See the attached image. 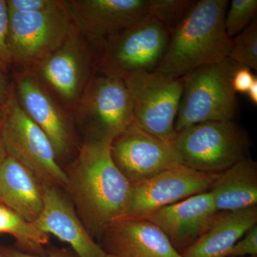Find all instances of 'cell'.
<instances>
[{"mask_svg": "<svg viewBox=\"0 0 257 257\" xmlns=\"http://www.w3.org/2000/svg\"><path fill=\"white\" fill-rule=\"evenodd\" d=\"M12 85L19 105L46 134L58 160L68 157L76 144L73 119L58 99L30 71H17Z\"/></svg>", "mask_w": 257, "mask_h": 257, "instance_id": "8fae6325", "label": "cell"}, {"mask_svg": "<svg viewBox=\"0 0 257 257\" xmlns=\"http://www.w3.org/2000/svg\"><path fill=\"white\" fill-rule=\"evenodd\" d=\"M257 224V206L236 211H217L207 229L182 257H227L231 247Z\"/></svg>", "mask_w": 257, "mask_h": 257, "instance_id": "ac0fdd59", "label": "cell"}, {"mask_svg": "<svg viewBox=\"0 0 257 257\" xmlns=\"http://www.w3.org/2000/svg\"><path fill=\"white\" fill-rule=\"evenodd\" d=\"M94 45L81 35L72 22L63 43L30 69L58 99L73 109L95 72Z\"/></svg>", "mask_w": 257, "mask_h": 257, "instance_id": "ba28073f", "label": "cell"}, {"mask_svg": "<svg viewBox=\"0 0 257 257\" xmlns=\"http://www.w3.org/2000/svg\"><path fill=\"white\" fill-rule=\"evenodd\" d=\"M12 82L7 74L0 70V106H4L9 99L12 92Z\"/></svg>", "mask_w": 257, "mask_h": 257, "instance_id": "f546056e", "label": "cell"}, {"mask_svg": "<svg viewBox=\"0 0 257 257\" xmlns=\"http://www.w3.org/2000/svg\"><path fill=\"white\" fill-rule=\"evenodd\" d=\"M256 78V76L253 75L251 69L238 66L231 78V86L234 92L246 93Z\"/></svg>", "mask_w": 257, "mask_h": 257, "instance_id": "83f0119b", "label": "cell"}, {"mask_svg": "<svg viewBox=\"0 0 257 257\" xmlns=\"http://www.w3.org/2000/svg\"><path fill=\"white\" fill-rule=\"evenodd\" d=\"M249 257H257V256H249Z\"/></svg>", "mask_w": 257, "mask_h": 257, "instance_id": "d590c367", "label": "cell"}, {"mask_svg": "<svg viewBox=\"0 0 257 257\" xmlns=\"http://www.w3.org/2000/svg\"><path fill=\"white\" fill-rule=\"evenodd\" d=\"M105 257H115V256H111V255H109V254H106Z\"/></svg>", "mask_w": 257, "mask_h": 257, "instance_id": "836d02e7", "label": "cell"}, {"mask_svg": "<svg viewBox=\"0 0 257 257\" xmlns=\"http://www.w3.org/2000/svg\"><path fill=\"white\" fill-rule=\"evenodd\" d=\"M172 145L183 165L220 174L248 157L250 140L234 121H206L176 133Z\"/></svg>", "mask_w": 257, "mask_h": 257, "instance_id": "5b68a950", "label": "cell"}, {"mask_svg": "<svg viewBox=\"0 0 257 257\" xmlns=\"http://www.w3.org/2000/svg\"><path fill=\"white\" fill-rule=\"evenodd\" d=\"M42 186L43 209L33 223L35 227L68 243L78 257H105L106 253L88 232L73 204L61 188Z\"/></svg>", "mask_w": 257, "mask_h": 257, "instance_id": "9a60e30c", "label": "cell"}, {"mask_svg": "<svg viewBox=\"0 0 257 257\" xmlns=\"http://www.w3.org/2000/svg\"><path fill=\"white\" fill-rule=\"evenodd\" d=\"M73 120L86 140L111 143L134 122L133 106L123 79L94 72L74 105Z\"/></svg>", "mask_w": 257, "mask_h": 257, "instance_id": "8992f818", "label": "cell"}, {"mask_svg": "<svg viewBox=\"0 0 257 257\" xmlns=\"http://www.w3.org/2000/svg\"><path fill=\"white\" fill-rule=\"evenodd\" d=\"M7 157H8V155H7V152L5 151L4 145H3V140H2L1 135H0V166L3 163Z\"/></svg>", "mask_w": 257, "mask_h": 257, "instance_id": "1f68e13d", "label": "cell"}, {"mask_svg": "<svg viewBox=\"0 0 257 257\" xmlns=\"http://www.w3.org/2000/svg\"><path fill=\"white\" fill-rule=\"evenodd\" d=\"M71 20L93 45L148 15L149 0H65Z\"/></svg>", "mask_w": 257, "mask_h": 257, "instance_id": "5bb4252c", "label": "cell"}, {"mask_svg": "<svg viewBox=\"0 0 257 257\" xmlns=\"http://www.w3.org/2000/svg\"><path fill=\"white\" fill-rule=\"evenodd\" d=\"M194 3L191 0H149L148 15L158 20L170 34Z\"/></svg>", "mask_w": 257, "mask_h": 257, "instance_id": "603a6c76", "label": "cell"}, {"mask_svg": "<svg viewBox=\"0 0 257 257\" xmlns=\"http://www.w3.org/2000/svg\"><path fill=\"white\" fill-rule=\"evenodd\" d=\"M257 256V224L252 226L231 247L227 257Z\"/></svg>", "mask_w": 257, "mask_h": 257, "instance_id": "4316f807", "label": "cell"}, {"mask_svg": "<svg viewBox=\"0 0 257 257\" xmlns=\"http://www.w3.org/2000/svg\"><path fill=\"white\" fill-rule=\"evenodd\" d=\"M8 10L13 13H37L55 9L64 0H6Z\"/></svg>", "mask_w": 257, "mask_h": 257, "instance_id": "484cf974", "label": "cell"}, {"mask_svg": "<svg viewBox=\"0 0 257 257\" xmlns=\"http://www.w3.org/2000/svg\"><path fill=\"white\" fill-rule=\"evenodd\" d=\"M0 251L4 257H78L76 253L65 248H52L50 251H47L45 255H34L30 253L24 252L20 250L15 249L8 247H3L0 246Z\"/></svg>", "mask_w": 257, "mask_h": 257, "instance_id": "f1b7e54d", "label": "cell"}, {"mask_svg": "<svg viewBox=\"0 0 257 257\" xmlns=\"http://www.w3.org/2000/svg\"><path fill=\"white\" fill-rule=\"evenodd\" d=\"M4 106L0 135L8 156L30 171L42 184L64 188L67 177L50 139L24 112L13 88Z\"/></svg>", "mask_w": 257, "mask_h": 257, "instance_id": "52a82bcc", "label": "cell"}, {"mask_svg": "<svg viewBox=\"0 0 257 257\" xmlns=\"http://www.w3.org/2000/svg\"><path fill=\"white\" fill-rule=\"evenodd\" d=\"M225 16V28L233 38L245 30L254 19L257 12L256 0H232Z\"/></svg>", "mask_w": 257, "mask_h": 257, "instance_id": "cb8c5ba5", "label": "cell"}, {"mask_svg": "<svg viewBox=\"0 0 257 257\" xmlns=\"http://www.w3.org/2000/svg\"><path fill=\"white\" fill-rule=\"evenodd\" d=\"M0 257H4L3 256V254H2L1 251H0Z\"/></svg>", "mask_w": 257, "mask_h": 257, "instance_id": "e575fe53", "label": "cell"}, {"mask_svg": "<svg viewBox=\"0 0 257 257\" xmlns=\"http://www.w3.org/2000/svg\"><path fill=\"white\" fill-rule=\"evenodd\" d=\"M220 174L204 173L180 165L132 183L131 199L123 219H145L160 208L209 192Z\"/></svg>", "mask_w": 257, "mask_h": 257, "instance_id": "7c38bea8", "label": "cell"}, {"mask_svg": "<svg viewBox=\"0 0 257 257\" xmlns=\"http://www.w3.org/2000/svg\"><path fill=\"white\" fill-rule=\"evenodd\" d=\"M227 0L194 1L170 32L164 57L155 72L179 78L194 69L226 60L231 38L225 28Z\"/></svg>", "mask_w": 257, "mask_h": 257, "instance_id": "7a4b0ae2", "label": "cell"}, {"mask_svg": "<svg viewBox=\"0 0 257 257\" xmlns=\"http://www.w3.org/2000/svg\"><path fill=\"white\" fill-rule=\"evenodd\" d=\"M216 212L211 193L206 192L160 208L145 219L156 225L181 253L202 236Z\"/></svg>", "mask_w": 257, "mask_h": 257, "instance_id": "2e32d148", "label": "cell"}, {"mask_svg": "<svg viewBox=\"0 0 257 257\" xmlns=\"http://www.w3.org/2000/svg\"><path fill=\"white\" fill-rule=\"evenodd\" d=\"M248 95V99L252 102L253 104H257V78L254 79L251 87L248 89L246 93Z\"/></svg>", "mask_w": 257, "mask_h": 257, "instance_id": "4dcf8cb0", "label": "cell"}, {"mask_svg": "<svg viewBox=\"0 0 257 257\" xmlns=\"http://www.w3.org/2000/svg\"><path fill=\"white\" fill-rule=\"evenodd\" d=\"M115 165L131 183L183 165L172 141L147 133L135 122L111 143Z\"/></svg>", "mask_w": 257, "mask_h": 257, "instance_id": "4fadbf2b", "label": "cell"}, {"mask_svg": "<svg viewBox=\"0 0 257 257\" xmlns=\"http://www.w3.org/2000/svg\"><path fill=\"white\" fill-rule=\"evenodd\" d=\"M110 147L84 140L64 170L69 200L88 232L99 240L109 225L124 219L131 199L132 183L115 165Z\"/></svg>", "mask_w": 257, "mask_h": 257, "instance_id": "6da1fadb", "label": "cell"}, {"mask_svg": "<svg viewBox=\"0 0 257 257\" xmlns=\"http://www.w3.org/2000/svg\"><path fill=\"white\" fill-rule=\"evenodd\" d=\"M9 10L6 0H0V70L8 74L13 67L8 46Z\"/></svg>", "mask_w": 257, "mask_h": 257, "instance_id": "d4e9b609", "label": "cell"}, {"mask_svg": "<svg viewBox=\"0 0 257 257\" xmlns=\"http://www.w3.org/2000/svg\"><path fill=\"white\" fill-rule=\"evenodd\" d=\"M0 233L13 236L20 251L34 255H45L49 234L42 232L32 223L20 217L0 202Z\"/></svg>", "mask_w": 257, "mask_h": 257, "instance_id": "44dd1931", "label": "cell"}, {"mask_svg": "<svg viewBox=\"0 0 257 257\" xmlns=\"http://www.w3.org/2000/svg\"><path fill=\"white\" fill-rule=\"evenodd\" d=\"M0 202L32 224L43 209L42 184L30 171L9 156L0 166Z\"/></svg>", "mask_w": 257, "mask_h": 257, "instance_id": "d6986e66", "label": "cell"}, {"mask_svg": "<svg viewBox=\"0 0 257 257\" xmlns=\"http://www.w3.org/2000/svg\"><path fill=\"white\" fill-rule=\"evenodd\" d=\"M228 59L238 65L257 70V20L231 38Z\"/></svg>", "mask_w": 257, "mask_h": 257, "instance_id": "7402d4cb", "label": "cell"}, {"mask_svg": "<svg viewBox=\"0 0 257 257\" xmlns=\"http://www.w3.org/2000/svg\"><path fill=\"white\" fill-rule=\"evenodd\" d=\"M5 113V106H0V130H1L2 125H3V120H4Z\"/></svg>", "mask_w": 257, "mask_h": 257, "instance_id": "d6a6232c", "label": "cell"}, {"mask_svg": "<svg viewBox=\"0 0 257 257\" xmlns=\"http://www.w3.org/2000/svg\"><path fill=\"white\" fill-rule=\"evenodd\" d=\"M99 241L104 252L115 257H182L156 225L145 219L115 221Z\"/></svg>", "mask_w": 257, "mask_h": 257, "instance_id": "e0dca14e", "label": "cell"}, {"mask_svg": "<svg viewBox=\"0 0 257 257\" xmlns=\"http://www.w3.org/2000/svg\"><path fill=\"white\" fill-rule=\"evenodd\" d=\"M238 66L226 58L194 69L182 77L183 92L175 133L206 121H233L237 101L231 78Z\"/></svg>", "mask_w": 257, "mask_h": 257, "instance_id": "277c9868", "label": "cell"}, {"mask_svg": "<svg viewBox=\"0 0 257 257\" xmlns=\"http://www.w3.org/2000/svg\"><path fill=\"white\" fill-rule=\"evenodd\" d=\"M124 81L131 98L134 122L147 133L172 141L183 92L182 77L153 72L135 74Z\"/></svg>", "mask_w": 257, "mask_h": 257, "instance_id": "30bf717a", "label": "cell"}, {"mask_svg": "<svg viewBox=\"0 0 257 257\" xmlns=\"http://www.w3.org/2000/svg\"><path fill=\"white\" fill-rule=\"evenodd\" d=\"M170 32L148 15L94 45L95 72L121 79L155 72L165 55Z\"/></svg>", "mask_w": 257, "mask_h": 257, "instance_id": "3957f363", "label": "cell"}, {"mask_svg": "<svg viewBox=\"0 0 257 257\" xmlns=\"http://www.w3.org/2000/svg\"><path fill=\"white\" fill-rule=\"evenodd\" d=\"M72 20L64 4L37 13L9 11L8 46L12 63L29 71L57 50L68 35Z\"/></svg>", "mask_w": 257, "mask_h": 257, "instance_id": "9c48e42d", "label": "cell"}, {"mask_svg": "<svg viewBox=\"0 0 257 257\" xmlns=\"http://www.w3.org/2000/svg\"><path fill=\"white\" fill-rule=\"evenodd\" d=\"M217 211L257 206V164L249 157L221 172L209 189Z\"/></svg>", "mask_w": 257, "mask_h": 257, "instance_id": "ffe728a7", "label": "cell"}]
</instances>
